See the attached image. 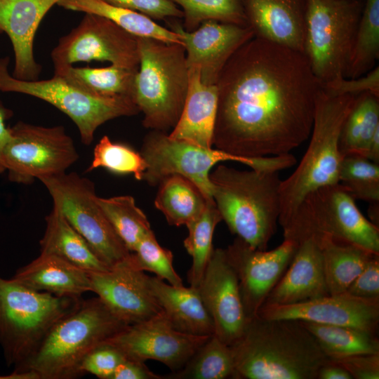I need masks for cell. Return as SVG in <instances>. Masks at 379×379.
<instances>
[{"mask_svg": "<svg viewBox=\"0 0 379 379\" xmlns=\"http://www.w3.org/2000/svg\"><path fill=\"white\" fill-rule=\"evenodd\" d=\"M151 291L171 324L193 335L214 334L213 319L197 287L175 286L157 277H149Z\"/></svg>", "mask_w": 379, "mask_h": 379, "instance_id": "obj_25", "label": "cell"}, {"mask_svg": "<svg viewBox=\"0 0 379 379\" xmlns=\"http://www.w3.org/2000/svg\"><path fill=\"white\" fill-rule=\"evenodd\" d=\"M257 316L347 326L376 334L379 298H365L347 291L288 305L265 304Z\"/></svg>", "mask_w": 379, "mask_h": 379, "instance_id": "obj_17", "label": "cell"}, {"mask_svg": "<svg viewBox=\"0 0 379 379\" xmlns=\"http://www.w3.org/2000/svg\"><path fill=\"white\" fill-rule=\"evenodd\" d=\"M333 95H359L370 92L379 96V67L375 66L366 74L357 78L343 77L321 85Z\"/></svg>", "mask_w": 379, "mask_h": 379, "instance_id": "obj_43", "label": "cell"}, {"mask_svg": "<svg viewBox=\"0 0 379 379\" xmlns=\"http://www.w3.org/2000/svg\"><path fill=\"white\" fill-rule=\"evenodd\" d=\"M231 347L237 379H317L330 361L298 320L256 316Z\"/></svg>", "mask_w": 379, "mask_h": 379, "instance_id": "obj_2", "label": "cell"}, {"mask_svg": "<svg viewBox=\"0 0 379 379\" xmlns=\"http://www.w3.org/2000/svg\"><path fill=\"white\" fill-rule=\"evenodd\" d=\"M297 248L295 242L284 239L272 250H258L236 237L225 248L238 277L241 300L248 319L257 316L288 267Z\"/></svg>", "mask_w": 379, "mask_h": 379, "instance_id": "obj_16", "label": "cell"}, {"mask_svg": "<svg viewBox=\"0 0 379 379\" xmlns=\"http://www.w3.org/2000/svg\"><path fill=\"white\" fill-rule=\"evenodd\" d=\"M361 298H379V255H374L346 291Z\"/></svg>", "mask_w": 379, "mask_h": 379, "instance_id": "obj_46", "label": "cell"}, {"mask_svg": "<svg viewBox=\"0 0 379 379\" xmlns=\"http://www.w3.org/2000/svg\"><path fill=\"white\" fill-rule=\"evenodd\" d=\"M129 261L135 268L152 272L172 286H183L182 279L173 267L172 252L159 244L153 231L140 241L131 253Z\"/></svg>", "mask_w": 379, "mask_h": 379, "instance_id": "obj_41", "label": "cell"}, {"mask_svg": "<svg viewBox=\"0 0 379 379\" xmlns=\"http://www.w3.org/2000/svg\"><path fill=\"white\" fill-rule=\"evenodd\" d=\"M129 258L107 271L88 274L91 291L115 317L131 325L147 321L162 310L151 291L149 277L133 267Z\"/></svg>", "mask_w": 379, "mask_h": 379, "instance_id": "obj_20", "label": "cell"}, {"mask_svg": "<svg viewBox=\"0 0 379 379\" xmlns=\"http://www.w3.org/2000/svg\"><path fill=\"white\" fill-rule=\"evenodd\" d=\"M127 326L98 297L81 300L53 326L18 373H32L36 379L82 376L79 367L87 354Z\"/></svg>", "mask_w": 379, "mask_h": 379, "instance_id": "obj_5", "label": "cell"}, {"mask_svg": "<svg viewBox=\"0 0 379 379\" xmlns=\"http://www.w3.org/2000/svg\"><path fill=\"white\" fill-rule=\"evenodd\" d=\"M140 152L147 164L142 180L149 185H158L169 175H180L197 185L208 200H213L210 173L220 162L232 161L251 169L278 172L292 167L295 163L290 154L255 158L239 157L174 139L159 131H152L145 137Z\"/></svg>", "mask_w": 379, "mask_h": 379, "instance_id": "obj_9", "label": "cell"}, {"mask_svg": "<svg viewBox=\"0 0 379 379\" xmlns=\"http://www.w3.org/2000/svg\"><path fill=\"white\" fill-rule=\"evenodd\" d=\"M282 229L284 239L298 246L309 239L319 243L329 238L379 255L378 225L363 215L340 183L309 193Z\"/></svg>", "mask_w": 379, "mask_h": 379, "instance_id": "obj_8", "label": "cell"}, {"mask_svg": "<svg viewBox=\"0 0 379 379\" xmlns=\"http://www.w3.org/2000/svg\"><path fill=\"white\" fill-rule=\"evenodd\" d=\"M112 379H164L153 373L144 361L125 359L114 371Z\"/></svg>", "mask_w": 379, "mask_h": 379, "instance_id": "obj_47", "label": "cell"}, {"mask_svg": "<svg viewBox=\"0 0 379 379\" xmlns=\"http://www.w3.org/2000/svg\"><path fill=\"white\" fill-rule=\"evenodd\" d=\"M98 203L114 230L132 253L140 241L152 232L145 213L129 195L98 199Z\"/></svg>", "mask_w": 379, "mask_h": 379, "instance_id": "obj_37", "label": "cell"}, {"mask_svg": "<svg viewBox=\"0 0 379 379\" xmlns=\"http://www.w3.org/2000/svg\"><path fill=\"white\" fill-rule=\"evenodd\" d=\"M330 361L345 368L352 378H379V354H355Z\"/></svg>", "mask_w": 379, "mask_h": 379, "instance_id": "obj_45", "label": "cell"}, {"mask_svg": "<svg viewBox=\"0 0 379 379\" xmlns=\"http://www.w3.org/2000/svg\"><path fill=\"white\" fill-rule=\"evenodd\" d=\"M57 5L67 10L106 18L135 36L183 45L177 33L159 25L148 16L104 0H60Z\"/></svg>", "mask_w": 379, "mask_h": 379, "instance_id": "obj_28", "label": "cell"}, {"mask_svg": "<svg viewBox=\"0 0 379 379\" xmlns=\"http://www.w3.org/2000/svg\"><path fill=\"white\" fill-rule=\"evenodd\" d=\"M214 324V335L233 345L250 319L241 300L237 273L225 249H213L197 286Z\"/></svg>", "mask_w": 379, "mask_h": 379, "instance_id": "obj_18", "label": "cell"}, {"mask_svg": "<svg viewBox=\"0 0 379 379\" xmlns=\"http://www.w3.org/2000/svg\"><path fill=\"white\" fill-rule=\"evenodd\" d=\"M139 67L134 101L142 125L166 132L177 124L185 101L189 70L182 44L137 36Z\"/></svg>", "mask_w": 379, "mask_h": 379, "instance_id": "obj_6", "label": "cell"}, {"mask_svg": "<svg viewBox=\"0 0 379 379\" xmlns=\"http://www.w3.org/2000/svg\"><path fill=\"white\" fill-rule=\"evenodd\" d=\"M222 220L214 200L208 201L201 213L185 226L188 234L183 245L192 258L187 272L190 286L197 287L209 262L213 248V233L217 225Z\"/></svg>", "mask_w": 379, "mask_h": 379, "instance_id": "obj_35", "label": "cell"}, {"mask_svg": "<svg viewBox=\"0 0 379 379\" xmlns=\"http://www.w3.org/2000/svg\"><path fill=\"white\" fill-rule=\"evenodd\" d=\"M349 1H362V0H349Z\"/></svg>", "mask_w": 379, "mask_h": 379, "instance_id": "obj_52", "label": "cell"}, {"mask_svg": "<svg viewBox=\"0 0 379 379\" xmlns=\"http://www.w3.org/2000/svg\"><path fill=\"white\" fill-rule=\"evenodd\" d=\"M154 199V206L170 225H186L204 210L208 201L190 180L180 175L163 179Z\"/></svg>", "mask_w": 379, "mask_h": 379, "instance_id": "obj_29", "label": "cell"}, {"mask_svg": "<svg viewBox=\"0 0 379 379\" xmlns=\"http://www.w3.org/2000/svg\"><path fill=\"white\" fill-rule=\"evenodd\" d=\"M210 336L178 331L161 312L147 321L128 325L105 342L119 348L126 359L158 361L174 372L182 368Z\"/></svg>", "mask_w": 379, "mask_h": 379, "instance_id": "obj_15", "label": "cell"}, {"mask_svg": "<svg viewBox=\"0 0 379 379\" xmlns=\"http://www.w3.org/2000/svg\"><path fill=\"white\" fill-rule=\"evenodd\" d=\"M125 359V355L119 348L104 342L87 354L79 370L83 375L88 373L100 379H112L114 371Z\"/></svg>", "mask_w": 379, "mask_h": 379, "instance_id": "obj_42", "label": "cell"}, {"mask_svg": "<svg viewBox=\"0 0 379 379\" xmlns=\"http://www.w3.org/2000/svg\"><path fill=\"white\" fill-rule=\"evenodd\" d=\"M379 58V0H365L345 78H357L370 70Z\"/></svg>", "mask_w": 379, "mask_h": 379, "instance_id": "obj_36", "label": "cell"}, {"mask_svg": "<svg viewBox=\"0 0 379 379\" xmlns=\"http://www.w3.org/2000/svg\"><path fill=\"white\" fill-rule=\"evenodd\" d=\"M171 30L177 33L186 53L188 68H197L201 81L214 85L231 56L254 37L248 26L215 20L202 22L194 31L185 30L177 20H167Z\"/></svg>", "mask_w": 379, "mask_h": 379, "instance_id": "obj_19", "label": "cell"}, {"mask_svg": "<svg viewBox=\"0 0 379 379\" xmlns=\"http://www.w3.org/2000/svg\"><path fill=\"white\" fill-rule=\"evenodd\" d=\"M213 199L230 231L252 248L267 250L280 214L278 171L218 165L210 173Z\"/></svg>", "mask_w": 379, "mask_h": 379, "instance_id": "obj_3", "label": "cell"}, {"mask_svg": "<svg viewBox=\"0 0 379 379\" xmlns=\"http://www.w3.org/2000/svg\"><path fill=\"white\" fill-rule=\"evenodd\" d=\"M0 379H36V377L29 372L20 373L13 371L9 375H0Z\"/></svg>", "mask_w": 379, "mask_h": 379, "instance_id": "obj_51", "label": "cell"}, {"mask_svg": "<svg viewBox=\"0 0 379 379\" xmlns=\"http://www.w3.org/2000/svg\"><path fill=\"white\" fill-rule=\"evenodd\" d=\"M12 114V111L5 107L0 98V174L5 172L3 153L10 137V127L6 126V121L11 117Z\"/></svg>", "mask_w": 379, "mask_h": 379, "instance_id": "obj_48", "label": "cell"}, {"mask_svg": "<svg viewBox=\"0 0 379 379\" xmlns=\"http://www.w3.org/2000/svg\"><path fill=\"white\" fill-rule=\"evenodd\" d=\"M299 321L316 338L330 359L355 354H379V340L376 334L347 326Z\"/></svg>", "mask_w": 379, "mask_h": 379, "instance_id": "obj_33", "label": "cell"}, {"mask_svg": "<svg viewBox=\"0 0 379 379\" xmlns=\"http://www.w3.org/2000/svg\"><path fill=\"white\" fill-rule=\"evenodd\" d=\"M98 168L119 175L133 174L136 180H142L147 164L140 152L104 135L95 146L92 161L86 171Z\"/></svg>", "mask_w": 379, "mask_h": 379, "instance_id": "obj_40", "label": "cell"}, {"mask_svg": "<svg viewBox=\"0 0 379 379\" xmlns=\"http://www.w3.org/2000/svg\"><path fill=\"white\" fill-rule=\"evenodd\" d=\"M51 55L54 71L93 60L138 69L140 62L137 36L92 13H85L79 25L59 39Z\"/></svg>", "mask_w": 379, "mask_h": 379, "instance_id": "obj_14", "label": "cell"}, {"mask_svg": "<svg viewBox=\"0 0 379 379\" xmlns=\"http://www.w3.org/2000/svg\"><path fill=\"white\" fill-rule=\"evenodd\" d=\"M81 300L35 291L0 277V345L7 366L18 373L53 326Z\"/></svg>", "mask_w": 379, "mask_h": 379, "instance_id": "obj_7", "label": "cell"}, {"mask_svg": "<svg viewBox=\"0 0 379 379\" xmlns=\"http://www.w3.org/2000/svg\"><path fill=\"white\" fill-rule=\"evenodd\" d=\"M188 88L180 117L168 135L204 147H213L218 107L216 85H206L197 68H188Z\"/></svg>", "mask_w": 379, "mask_h": 379, "instance_id": "obj_24", "label": "cell"}, {"mask_svg": "<svg viewBox=\"0 0 379 379\" xmlns=\"http://www.w3.org/2000/svg\"><path fill=\"white\" fill-rule=\"evenodd\" d=\"M359 95H333L319 89L309 145L295 171L280 184L279 224L284 227L311 192L339 183L343 158L339 149L343 124Z\"/></svg>", "mask_w": 379, "mask_h": 379, "instance_id": "obj_4", "label": "cell"}, {"mask_svg": "<svg viewBox=\"0 0 379 379\" xmlns=\"http://www.w3.org/2000/svg\"><path fill=\"white\" fill-rule=\"evenodd\" d=\"M49 192L53 207L84 238L99 259L110 269L131 255L102 211L94 183L75 172L39 179Z\"/></svg>", "mask_w": 379, "mask_h": 379, "instance_id": "obj_12", "label": "cell"}, {"mask_svg": "<svg viewBox=\"0 0 379 379\" xmlns=\"http://www.w3.org/2000/svg\"><path fill=\"white\" fill-rule=\"evenodd\" d=\"M215 85V148L273 157L309 138L321 84L303 53L254 36L231 56Z\"/></svg>", "mask_w": 379, "mask_h": 379, "instance_id": "obj_1", "label": "cell"}, {"mask_svg": "<svg viewBox=\"0 0 379 379\" xmlns=\"http://www.w3.org/2000/svg\"><path fill=\"white\" fill-rule=\"evenodd\" d=\"M234 359L231 346L212 335L180 370L164 379L234 378Z\"/></svg>", "mask_w": 379, "mask_h": 379, "instance_id": "obj_34", "label": "cell"}, {"mask_svg": "<svg viewBox=\"0 0 379 379\" xmlns=\"http://www.w3.org/2000/svg\"><path fill=\"white\" fill-rule=\"evenodd\" d=\"M364 157L379 164V129L374 133Z\"/></svg>", "mask_w": 379, "mask_h": 379, "instance_id": "obj_50", "label": "cell"}, {"mask_svg": "<svg viewBox=\"0 0 379 379\" xmlns=\"http://www.w3.org/2000/svg\"><path fill=\"white\" fill-rule=\"evenodd\" d=\"M362 1L307 0L303 53L321 85L345 77Z\"/></svg>", "mask_w": 379, "mask_h": 379, "instance_id": "obj_11", "label": "cell"}, {"mask_svg": "<svg viewBox=\"0 0 379 379\" xmlns=\"http://www.w3.org/2000/svg\"><path fill=\"white\" fill-rule=\"evenodd\" d=\"M317 379H352V378L345 368L330 361L320 368Z\"/></svg>", "mask_w": 379, "mask_h": 379, "instance_id": "obj_49", "label": "cell"}, {"mask_svg": "<svg viewBox=\"0 0 379 379\" xmlns=\"http://www.w3.org/2000/svg\"><path fill=\"white\" fill-rule=\"evenodd\" d=\"M328 295L321 247L309 239L298 244L288 267L264 305L294 304Z\"/></svg>", "mask_w": 379, "mask_h": 379, "instance_id": "obj_23", "label": "cell"}, {"mask_svg": "<svg viewBox=\"0 0 379 379\" xmlns=\"http://www.w3.org/2000/svg\"><path fill=\"white\" fill-rule=\"evenodd\" d=\"M182 8V27L197 29L207 20L248 26L242 0H170Z\"/></svg>", "mask_w": 379, "mask_h": 379, "instance_id": "obj_38", "label": "cell"}, {"mask_svg": "<svg viewBox=\"0 0 379 379\" xmlns=\"http://www.w3.org/2000/svg\"><path fill=\"white\" fill-rule=\"evenodd\" d=\"M45 221V232L39 241L41 253L54 255L87 272L110 270L56 208L53 206Z\"/></svg>", "mask_w": 379, "mask_h": 379, "instance_id": "obj_27", "label": "cell"}, {"mask_svg": "<svg viewBox=\"0 0 379 379\" xmlns=\"http://www.w3.org/2000/svg\"><path fill=\"white\" fill-rule=\"evenodd\" d=\"M60 1L0 0V34H6L11 41L15 78L39 79L41 66L34 56V36L44 16Z\"/></svg>", "mask_w": 379, "mask_h": 379, "instance_id": "obj_21", "label": "cell"}, {"mask_svg": "<svg viewBox=\"0 0 379 379\" xmlns=\"http://www.w3.org/2000/svg\"><path fill=\"white\" fill-rule=\"evenodd\" d=\"M339 183L356 200L379 201V164L357 154L344 156Z\"/></svg>", "mask_w": 379, "mask_h": 379, "instance_id": "obj_39", "label": "cell"}, {"mask_svg": "<svg viewBox=\"0 0 379 379\" xmlns=\"http://www.w3.org/2000/svg\"><path fill=\"white\" fill-rule=\"evenodd\" d=\"M9 62L7 56L0 58V91L29 95L55 106L75 124L85 145L91 144L95 131L104 123L140 112L131 98L95 94L60 75L46 80L16 79L8 71Z\"/></svg>", "mask_w": 379, "mask_h": 379, "instance_id": "obj_10", "label": "cell"}, {"mask_svg": "<svg viewBox=\"0 0 379 379\" xmlns=\"http://www.w3.org/2000/svg\"><path fill=\"white\" fill-rule=\"evenodd\" d=\"M138 70L113 65L105 67H77L70 65L54 71L53 74L62 76L95 94L121 95L134 100Z\"/></svg>", "mask_w": 379, "mask_h": 379, "instance_id": "obj_31", "label": "cell"}, {"mask_svg": "<svg viewBox=\"0 0 379 379\" xmlns=\"http://www.w3.org/2000/svg\"><path fill=\"white\" fill-rule=\"evenodd\" d=\"M11 279L33 290L60 297L81 298L91 291L87 271L51 254L40 253L19 268Z\"/></svg>", "mask_w": 379, "mask_h": 379, "instance_id": "obj_26", "label": "cell"}, {"mask_svg": "<svg viewBox=\"0 0 379 379\" xmlns=\"http://www.w3.org/2000/svg\"><path fill=\"white\" fill-rule=\"evenodd\" d=\"M318 244L321 249L329 295L345 292L371 258L379 255L329 238L323 239Z\"/></svg>", "mask_w": 379, "mask_h": 379, "instance_id": "obj_30", "label": "cell"}, {"mask_svg": "<svg viewBox=\"0 0 379 379\" xmlns=\"http://www.w3.org/2000/svg\"><path fill=\"white\" fill-rule=\"evenodd\" d=\"M307 0H242L254 36L303 53Z\"/></svg>", "mask_w": 379, "mask_h": 379, "instance_id": "obj_22", "label": "cell"}, {"mask_svg": "<svg viewBox=\"0 0 379 379\" xmlns=\"http://www.w3.org/2000/svg\"><path fill=\"white\" fill-rule=\"evenodd\" d=\"M379 129V96L370 92L359 94L342 127L339 149L342 155L364 157L368 145Z\"/></svg>", "mask_w": 379, "mask_h": 379, "instance_id": "obj_32", "label": "cell"}, {"mask_svg": "<svg viewBox=\"0 0 379 379\" xmlns=\"http://www.w3.org/2000/svg\"><path fill=\"white\" fill-rule=\"evenodd\" d=\"M78 159L73 140L62 126L46 127L23 121L10 127L3 153L8 180L23 185L66 172Z\"/></svg>", "mask_w": 379, "mask_h": 379, "instance_id": "obj_13", "label": "cell"}, {"mask_svg": "<svg viewBox=\"0 0 379 379\" xmlns=\"http://www.w3.org/2000/svg\"><path fill=\"white\" fill-rule=\"evenodd\" d=\"M111 4L142 13L151 19L168 20L183 16L181 9L170 0H104Z\"/></svg>", "mask_w": 379, "mask_h": 379, "instance_id": "obj_44", "label": "cell"}]
</instances>
